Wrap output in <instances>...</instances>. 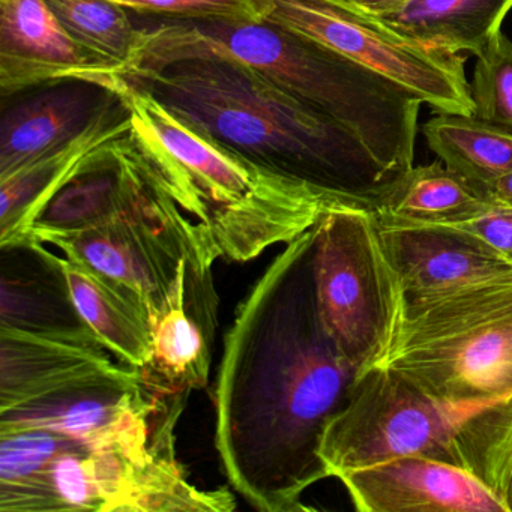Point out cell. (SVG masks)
<instances>
[{"mask_svg": "<svg viewBox=\"0 0 512 512\" xmlns=\"http://www.w3.org/2000/svg\"><path fill=\"white\" fill-rule=\"evenodd\" d=\"M452 226L460 227L478 236L500 253L512 257V208L494 205L478 217L470 218L463 223L452 224Z\"/></svg>", "mask_w": 512, "mask_h": 512, "instance_id": "obj_27", "label": "cell"}, {"mask_svg": "<svg viewBox=\"0 0 512 512\" xmlns=\"http://www.w3.org/2000/svg\"><path fill=\"white\" fill-rule=\"evenodd\" d=\"M2 100L0 179L91 130L122 94L107 80L67 79Z\"/></svg>", "mask_w": 512, "mask_h": 512, "instance_id": "obj_14", "label": "cell"}, {"mask_svg": "<svg viewBox=\"0 0 512 512\" xmlns=\"http://www.w3.org/2000/svg\"><path fill=\"white\" fill-rule=\"evenodd\" d=\"M127 10L169 20H260L257 0H115Z\"/></svg>", "mask_w": 512, "mask_h": 512, "instance_id": "obj_26", "label": "cell"}, {"mask_svg": "<svg viewBox=\"0 0 512 512\" xmlns=\"http://www.w3.org/2000/svg\"><path fill=\"white\" fill-rule=\"evenodd\" d=\"M379 367L451 403L512 398V283L404 302Z\"/></svg>", "mask_w": 512, "mask_h": 512, "instance_id": "obj_6", "label": "cell"}, {"mask_svg": "<svg viewBox=\"0 0 512 512\" xmlns=\"http://www.w3.org/2000/svg\"><path fill=\"white\" fill-rule=\"evenodd\" d=\"M506 503H508L509 512H512V473L509 479L508 490H506Z\"/></svg>", "mask_w": 512, "mask_h": 512, "instance_id": "obj_31", "label": "cell"}, {"mask_svg": "<svg viewBox=\"0 0 512 512\" xmlns=\"http://www.w3.org/2000/svg\"><path fill=\"white\" fill-rule=\"evenodd\" d=\"M262 20L304 35L385 77L434 112L473 116L457 53L416 43L346 0H257Z\"/></svg>", "mask_w": 512, "mask_h": 512, "instance_id": "obj_9", "label": "cell"}, {"mask_svg": "<svg viewBox=\"0 0 512 512\" xmlns=\"http://www.w3.org/2000/svg\"><path fill=\"white\" fill-rule=\"evenodd\" d=\"M101 347L79 346L0 328V410L50 394L116 362Z\"/></svg>", "mask_w": 512, "mask_h": 512, "instance_id": "obj_18", "label": "cell"}, {"mask_svg": "<svg viewBox=\"0 0 512 512\" xmlns=\"http://www.w3.org/2000/svg\"><path fill=\"white\" fill-rule=\"evenodd\" d=\"M496 203L442 161L410 167L374 200L379 220L413 224L463 223Z\"/></svg>", "mask_w": 512, "mask_h": 512, "instance_id": "obj_20", "label": "cell"}, {"mask_svg": "<svg viewBox=\"0 0 512 512\" xmlns=\"http://www.w3.org/2000/svg\"><path fill=\"white\" fill-rule=\"evenodd\" d=\"M346 2L377 19H386L403 10L410 0H346Z\"/></svg>", "mask_w": 512, "mask_h": 512, "instance_id": "obj_28", "label": "cell"}, {"mask_svg": "<svg viewBox=\"0 0 512 512\" xmlns=\"http://www.w3.org/2000/svg\"><path fill=\"white\" fill-rule=\"evenodd\" d=\"M0 328L106 349L77 307L65 257L31 236L0 242Z\"/></svg>", "mask_w": 512, "mask_h": 512, "instance_id": "obj_15", "label": "cell"}, {"mask_svg": "<svg viewBox=\"0 0 512 512\" xmlns=\"http://www.w3.org/2000/svg\"><path fill=\"white\" fill-rule=\"evenodd\" d=\"M500 452L512 469V400L506 404L503 428L500 433Z\"/></svg>", "mask_w": 512, "mask_h": 512, "instance_id": "obj_30", "label": "cell"}, {"mask_svg": "<svg viewBox=\"0 0 512 512\" xmlns=\"http://www.w3.org/2000/svg\"><path fill=\"white\" fill-rule=\"evenodd\" d=\"M116 76L283 181L373 208L397 179L349 128L224 53L196 49L142 56Z\"/></svg>", "mask_w": 512, "mask_h": 512, "instance_id": "obj_2", "label": "cell"}, {"mask_svg": "<svg viewBox=\"0 0 512 512\" xmlns=\"http://www.w3.org/2000/svg\"><path fill=\"white\" fill-rule=\"evenodd\" d=\"M220 257L214 241L197 244L185 260L184 278L175 295L151 320V358L140 373L157 397H190L208 385L218 328L212 268Z\"/></svg>", "mask_w": 512, "mask_h": 512, "instance_id": "obj_12", "label": "cell"}, {"mask_svg": "<svg viewBox=\"0 0 512 512\" xmlns=\"http://www.w3.org/2000/svg\"><path fill=\"white\" fill-rule=\"evenodd\" d=\"M512 0H410L386 23L404 37L449 53L478 56L502 31Z\"/></svg>", "mask_w": 512, "mask_h": 512, "instance_id": "obj_22", "label": "cell"}, {"mask_svg": "<svg viewBox=\"0 0 512 512\" xmlns=\"http://www.w3.org/2000/svg\"><path fill=\"white\" fill-rule=\"evenodd\" d=\"M68 34L112 73L127 70L139 52L143 29L115 0H46Z\"/></svg>", "mask_w": 512, "mask_h": 512, "instance_id": "obj_24", "label": "cell"}, {"mask_svg": "<svg viewBox=\"0 0 512 512\" xmlns=\"http://www.w3.org/2000/svg\"><path fill=\"white\" fill-rule=\"evenodd\" d=\"M112 73L73 40L46 0H0V94Z\"/></svg>", "mask_w": 512, "mask_h": 512, "instance_id": "obj_17", "label": "cell"}, {"mask_svg": "<svg viewBox=\"0 0 512 512\" xmlns=\"http://www.w3.org/2000/svg\"><path fill=\"white\" fill-rule=\"evenodd\" d=\"M476 59L473 118L512 134V41L499 31Z\"/></svg>", "mask_w": 512, "mask_h": 512, "instance_id": "obj_25", "label": "cell"}, {"mask_svg": "<svg viewBox=\"0 0 512 512\" xmlns=\"http://www.w3.org/2000/svg\"><path fill=\"white\" fill-rule=\"evenodd\" d=\"M431 151L445 166L487 193L512 172V134L473 116L437 113L422 127Z\"/></svg>", "mask_w": 512, "mask_h": 512, "instance_id": "obj_23", "label": "cell"}, {"mask_svg": "<svg viewBox=\"0 0 512 512\" xmlns=\"http://www.w3.org/2000/svg\"><path fill=\"white\" fill-rule=\"evenodd\" d=\"M379 230L404 302L512 283V257L460 227L379 220Z\"/></svg>", "mask_w": 512, "mask_h": 512, "instance_id": "obj_13", "label": "cell"}, {"mask_svg": "<svg viewBox=\"0 0 512 512\" xmlns=\"http://www.w3.org/2000/svg\"><path fill=\"white\" fill-rule=\"evenodd\" d=\"M158 163L160 179L139 208L104 226L50 242L67 259L88 266L133 295L145 305L151 320L178 290L190 251L200 242L214 241L191 215L187 197L166 167Z\"/></svg>", "mask_w": 512, "mask_h": 512, "instance_id": "obj_10", "label": "cell"}, {"mask_svg": "<svg viewBox=\"0 0 512 512\" xmlns=\"http://www.w3.org/2000/svg\"><path fill=\"white\" fill-rule=\"evenodd\" d=\"M106 80L124 95L134 133L190 197L224 259L251 262L307 233L328 209L355 205L257 169L116 73Z\"/></svg>", "mask_w": 512, "mask_h": 512, "instance_id": "obj_4", "label": "cell"}, {"mask_svg": "<svg viewBox=\"0 0 512 512\" xmlns=\"http://www.w3.org/2000/svg\"><path fill=\"white\" fill-rule=\"evenodd\" d=\"M65 269L77 307L103 346L122 364L145 367L152 353L145 305L88 266L65 257Z\"/></svg>", "mask_w": 512, "mask_h": 512, "instance_id": "obj_21", "label": "cell"}, {"mask_svg": "<svg viewBox=\"0 0 512 512\" xmlns=\"http://www.w3.org/2000/svg\"><path fill=\"white\" fill-rule=\"evenodd\" d=\"M131 125L130 107L122 95L121 104L91 130L0 179V242L25 235L32 218L50 194L91 152L130 131Z\"/></svg>", "mask_w": 512, "mask_h": 512, "instance_id": "obj_19", "label": "cell"}, {"mask_svg": "<svg viewBox=\"0 0 512 512\" xmlns=\"http://www.w3.org/2000/svg\"><path fill=\"white\" fill-rule=\"evenodd\" d=\"M487 196L496 205L512 208V172L494 181L487 190Z\"/></svg>", "mask_w": 512, "mask_h": 512, "instance_id": "obj_29", "label": "cell"}, {"mask_svg": "<svg viewBox=\"0 0 512 512\" xmlns=\"http://www.w3.org/2000/svg\"><path fill=\"white\" fill-rule=\"evenodd\" d=\"M160 176L157 158L131 128L91 152L41 205L23 236L47 245L104 226L139 208Z\"/></svg>", "mask_w": 512, "mask_h": 512, "instance_id": "obj_11", "label": "cell"}, {"mask_svg": "<svg viewBox=\"0 0 512 512\" xmlns=\"http://www.w3.org/2000/svg\"><path fill=\"white\" fill-rule=\"evenodd\" d=\"M61 434L28 478L0 485V512L232 511L226 488L200 490L188 479L176 448L139 457L98 448Z\"/></svg>", "mask_w": 512, "mask_h": 512, "instance_id": "obj_7", "label": "cell"}, {"mask_svg": "<svg viewBox=\"0 0 512 512\" xmlns=\"http://www.w3.org/2000/svg\"><path fill=\"white\" fill-rule=\"evenodd\" d=\"M311 256L313 227L275 257L224 337L215 448L257 511H311L302 496L329 478L323 431L358 377L320 322Z\"/></svg>", "mask_w": 512, "mask_h": 512, "instance_id": "obj_1", "label": "cell"}, {"mask_svg": "<svg viewBox=\"0 0 512 512\" xmlns=\"http://www.w3.org/2000/svg\"><path fill=\"white\" fill-rule=\"evenodd\" d=\"M196 49L244 62L349 128L395 178L413 167L422 103L374 71L262 19L167 20L143 29L136 59Z\"/></svg>", "mask_w": 512, "mask_h": 512, "instance_id": "obj_3", "label": "cell"}, {"mask_svg": "<svg viewBox=\"0 0 512 512\" xmlns=\"http://www.w3.org/2000/svg\"><path fill=\"white\" fill-rule=\"evenodd\" d=\"M506 401L451 403L391 368H371L326 424L319 457L329 478L409 455L436 458L475 473L506 500L509 478L497 451Z\"/></svg>", "mask_w": 512, "mask_h": 512, "instance_id": "obj_5", "label": "cell"}, {"mask_svg": "<svg viewBox=\"0 0 512 512\" xmlns=\"http://www.w3.org/2000/svg\"><path fill=\"white\" fill-rule=\"evenodd\" d=\"M359 512H509L475 473L436 458L409 455L335 476Z\"/></svg>", "mask_w": 512, "mask_h": 512, "instance_id": "obj_16", "label": "cell"}, {"mask_svg": "<svg viewBox=\"0 0 512 512\" xmlns=\"http://www.w3.org/2000/svg\"><path fill=\"white\" fill-rule=\"evenodd\" d=\"M314 295L326 334L362 374L379 367L404 308L397 274L370 206H335L313 226Z\"/></svg>", "mask_w": 512, "mask_h": 512, "instance_id": "obj_8", "label": "cell"}]
</instances>
